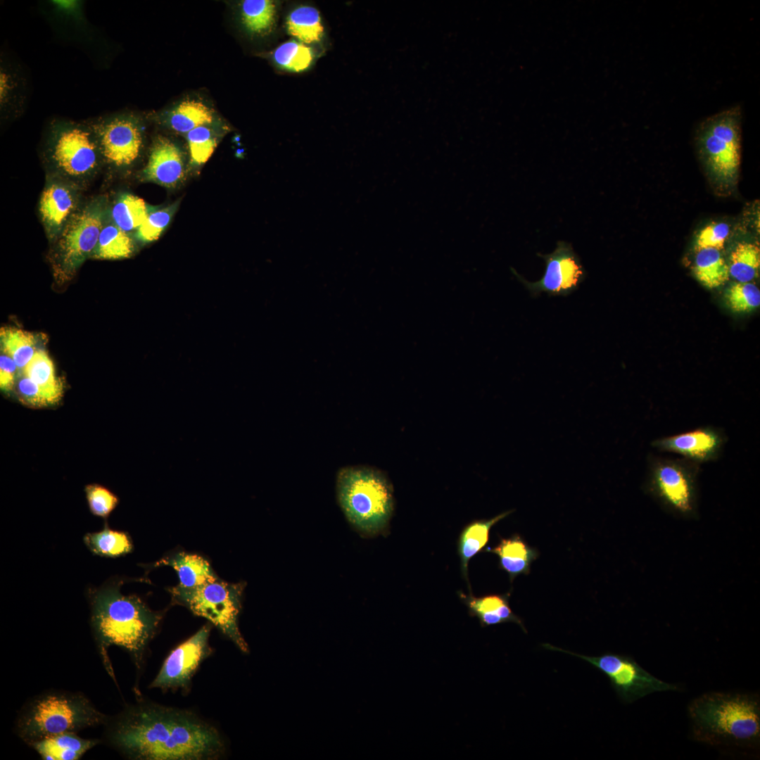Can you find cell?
<instances>
[{"label": "cell", "mask_w": 760, "mask_h": 760, "mask_svg": "<svg viewBox=\"0 0 760 760\" xmlns=\"http://www.w3.org/2000/svg\"><path fill=\"white\" fill-rule=\"evenodd\" d=\"M104 726L107 744L132 759H213L223 751L213 726L189 712L154 704L131 707Z\"/></svg>", "instance_id": "1"}, {"label": "cell", "mask_w": 760, "mask_h": 760, "mask_svg": "<svg viewBox=\"0 0 760 760\" xmlns=\"http://www.w3.org/2000/svg\"><path fill=\"white\" fill-rule=\"evenodd\" d=\"M122 582L110 578L99 587L88 588L90 623L104 661L108 648L115 645L127 650L139 668L162 614L150 609L139 597L122 594Z\"/></svg>", "instance_id": "2"}, {"label": "cell", "mask_w": 760, "mask_h": 760, "mask_svg": "<svg viewBox=\"0 0 760 760\" xmlns=\"http://www.w3.org/2000/svg\"><path fill=\"white\" fill-rule=\"evenodd\" d=\"M688 713L692 734L713 745L752 746L759 741L760 705L757 695L709 692L692 701Z\"/></svg>", "instance_id": "3"}, {"label": "cell", "mask_w": 760, "mask_h": 760, "mask_svg": "<svg viewBox=\"0 0 760 760\" xmlns=\"http://www.w3.org/2000/svg\"><path fill=\"white\" fill-rule=\"evenodd\" d=\"M108 718L82 692L49 690L26 702L17 716L14 729L30 745L50 736L105 725Z\"/></svg>", "instance_id": "4"}, {"label": "cell", "mask_w": 760, "mask_h": 760, "mask_svg": "<svg viewBox=\"0 0 760 760\" xmlns=\"http://www.w3.org/2000/svg\"><path fill=\"white\" fill-rule=\"evenodd\" d=\"M336 491L345 516L357 530L376 534L387 526L393 498L391 486L382 473L365 467L341 468Z\"/></svg>", "instance_id": "5"}, {"label": "cell", "mask_w": 760, "mask_h": 760, "mask_svg": "<svg viewBox=\"0 0 760 760\" xmlns=\"http://www.w3.org/2000/svg\"><path fill=\"white\" fill-rule=\"evenodd\" d=\"M108 209L105 196L91 198L80 206L53 241L49 258L56 279L70 280L84 260L91 256L108 218Z\"/></svg>", "instance_id": "6"}, {"label": "cell", "mask_w": 760, "mask_h": 760, "mask_svg": "<svg viewBox=\"0 0 760 760\" xmlns=\"http://www.w3.org/2000/svg\"><path fill=\"white\" fill-rule=\"evenodd\" d=\"M245 584L219 578L193 588L179 585L170 590L173 600L194 614L207 619L242 651L247 650L238 627L241 598Z\"/></svg>", "instance_id": "7"}, {"label": "cell", "mask_w": 760, "mask_h": 760, "mask_svg": "<svg viewBox=\"0 0 760 760\" xmlns=\"http://www.w3.org/2000/svg\"><path fill=\"white\" fill-rule=\"evenodd\" d=\"M48 155L56 177L78 186L92 178L103 160L93 131L76 125L53 132Z\"/></svg>", "instance_id": "8"}, {"label": "cell", "mask_w": 760, "mask_h": 760, "mask_svg": "<svg viewBox=\"0 0 760 760\" xmlns=\"http://www.w3.org/2000/svg\"><path fill=\"white\" fill-rule=\"evenodd\" d=\"M741 109L734 106L717 113L702 125L699 151L713 175L724 183L733 182L740 163Z\"/></svg>", "instance_id": "9"}, {"label": "cell", "mask_w": 760, "mask_h": 760, "mask_svg": "<svg viewBox=\"0 0 760 760\" xmlns=\"http://www.w3.org/2000/svg\"><path fill=\"white\" fill-rule=\"evenodd\" d=\"M548 650L559 651L579 657L604 673L621 699L631 703L656 692L677 690L676 685L666 683L647 672L632 657L604 653L590 657L574 653L550 644H543Z\"/></svg>", "instance_id": "10"}, {"label": "cell", "mask_w": 760, "mask_h": 760, "mask_svg": "<svg viewBox=\"0 0 760 760\" xmlns=\"http://www.w3.org/2000/svg\"><path fill=\"white\" fill-rule=\"evenodd\" d=\"M698 464L688 460L656 457L650 465V483L655 494L681 514L690 513L695 504V476Z\"/></svg>", "instance_id": "11"}, {"label": "cell", "mask_w": 760, "mask_h": 760, "mask_svg": "<svg viewBox=\"0 0 760 760\" xmlns=\"http://www.w3.org/2000/svg\"><path fill=\"white\" fill-rule=\"evenodd\" d=\"M538 255L545 264L544 274L538 281L530 282L512 269L517 279L533 296L536 297L543 292L551 296H568L584 280L585 272L571 244L559 241L552 253Z\"/></svg>", "instance_id": "12"}, {"label": "cell", "mask_w": 760, "mask_h": 760, "mask_svg": "<svg viewBox=\"0 0 760 760\" xmlns=\"http://www.w3.org/2000/svg\"><path fill=\"white\" fill-rule=\"evenodd\" d=\"M92 131L103 160L118 168L132 165L139 157L143 137L139 125L132 119L118 117L100 122Z\"/></svg>", "instance_id": "13"}, {"label": "cell", "mask_w": 760, "mask_h": 760, "mask_svg": "<svg viewBox=\"0 0 760 760\" xmlns=\"http://www.w3.org/2000/svg\"><path fill=\"white\" fill-rule=\"evenodd\" d=\"M209 633L210 627L204 626L173 650L149 687L164 690L187 685L202 661L211 652Z\"/></svg>", "instance_id": "14"}, {"label": "cell", "mask_w": 760, "mask_h": 760, "mask_svg": "<svg viewBox=\"0 0 760 760\" xmlns=\"http://www.w3.org/2000/svg\"><path fill=\"white\" fill-rule=\"evenodd\" d=\"M80 186L56 176L46 183L39 211L49 241L57 238L80 208Z\"/></svg>", "instance_id": "15"}, {"label": "cell", "mask_w": 760, "mask_h": 760, "mask_svg": "<svg viewBox=\"0 0 760 760\" xmlns=\"http://www.w3.org/2000/svg\"><path fill=\"white\" fill-rule=\"evenodd\" d=\"M723 441V435L718 429L700 427L656 439L652 445L661 451L678 454L699 464L716 460L722 450Z\"/></svg>", "instance_id": "16"}, {"label": "cell", "mask_w": 760, "mask_h": 760, "mask_svg": "<svg viewBox=\"0 0 760 760\" xmlns=\"http://www.w3.org/2000/svg\"><path fill=\"white\" fill-rule=\"evenodd\" d=\"M184 175L180 149L167 139H157L143 171L144 178L165 186H173L183 179Z\"/></svg>", "instance_id": "17"}, {"label": "cell", "mask_w": 760, "mask_h": 760, "mask_svg": "<svg viewBox=\"0 0 760 760\" xmlns=\"http://www.w3.org/2000/svg\"><path fill=\"white\" fill-rule=\"evenodd\" d=\"M460 600L467 607L469 614L476 617L482 627L512 622L518 624L526 633L521 619L512 610L509 604V593L475 597L471 593H458Z\"/></svg>", "instance_id": "18"}, {"label": "cell", "mask_w": 760, "mask_h": 760, "mask_svg": "<svg viewBox=\"0 0 760 760\" xmlns=\"http://www.w3.org/2000/svg\"><path fill=\"white\" fill-rule=\"evenodd\" d=\"M486 551L499 558L500 567L509 575L510 581L521 574H528L538 556L537 549L529 546L519 535L501 538L500 543Z\"/></svg>", "instance_id": "19"}, {"label": "cell", "mask_w": 760, "mask_h": 760, "mask_svg": "<svg viewBox=\"0 0 760 760\" xmlns=\"http://www.w3.org/2000/svg\"><path fill=\"white\" fill-rule=\"evenodd\" d=\"M100 742L98 739H85L77 733L68 732L46 737L30 746L44 760H78Z\"/></svg>", "instance_id": "20"}, {"label": "cell", "mask_w": 760, "mask_h": 760, "mask_svg": "<svg viewBox=\"0 0 760 760\" xmlns=\"http://www.w3.org/2000/svg\"><path fill=\"white\" fill-rule=\"evenodd\" d=\"M161 565L172 566L177 573L179 580L178 585L184 588H196L218 578L209 563L194 554L179 552L162 559L153 566Z\"/></svg>", "instance_id": "21"}, {"label": "cell", "mask_w": 760, "mask_h": 760, "mask_svg": "<svg viewBox=\"0 0 760 760\" xmlns=\"http://www.w3.org/2000/svg\"><path fill=\"white\" fill-rule=\"evenodd\" d=\"M512 512L513 510H509L489 519L472 521L462 530L458 542V552L461 560L462 573L468 583L469 560L486 546L488 541L490 528Z\"/></svg>", "instance_id": "22"}, {"label": "cell", "mask_w": 760, "mask_h": 760, "mask_svg": "<svg viewBox=\"0 0 760 760\" xmlns=\"http://www.w3.org/2000/svg\"><path fill=\"white\" fill-rule=\"evenodd\" d=\"M22 371L39 387L50 405L61 400L63 382L56 375L53 361L45 350L39 348Z\"/></svg>", "instance_id": "23"}, {"label": "cell", "mask_w": 760, "mask_h": 760, "mask_svg": "<svg viewBox=\"0 0 760 760\" xmlns=\"http://www.w3.org/2000/svg\"><path fill=\"white\" fill-rule=\"evenodd\" d=\"M39 338L37 334L16 327H1V351L12 358L18 370H23L34 353L41 348L38 347Z\"/></svg>", "instance_id": "24"}, {"label": "cell", "mask_w": 760, "mask_h": 760, "mask_svg": "<svg viewBox=\"0 0 760 760\" xmlns=\"http://www.w3.org/2000/svg\"><path fill=\"white\" fill-rule=\"evenodd\" d=\"M83 541L92 554L105 557H119L133 549L129 536L126 532L110 528L107 523L99 531L87 533Z\"/></svg>", "instance_id": "25"}, {"label": "cell", "mask_w": 760, "mask_h": 760, "mask_svg": "<svg viewBox=\"0 0 760 760\" xmlns=\"http://www.w3.org/2000/svg\"><path fill=\"white\" fill-rule=\"evenodd\" d=\"M134 250V243L132 237L116 226L108 217L91 257L103 260L126 258L133 253Z\"/></svg>", "instance_id": "26"}, {"label": "cell", "mask_w": 760, "mask_h": 760, "mask_svg": "<svg viewBox=\"0 0 760 760\" xmlns=\"http://www.w3.org/2000/svg\"><path fill=\"white\" fill-rule=\"evenodd\" d=\"M150 210L145 201L134 195L119 196L108 209L110 220L127 233L137 231L148 216Z\"/></svg>", "instance_id": "27"}, {"label": "cell", "mask_w": 760, "mask_h": 760, "mask_svg": "<svg viewBox=\"0 0 760 760\" xmlns=\"http://www.w3.org/2000/svg\"><path fill=\"white\" fill-rule=\"evenodd\" d=\"M694 273L704 286L714 289L725 284L729 278L728 265L721 251L706 248L697 251Z\"/></svg>", "instance_id": "28"}, {"label": "cell", "mask_w": 760, "mask_h": 760, "mask_svg": "<svg viewBox=\"0 0 760 760\" xmlns=\"http://www.w3.org/2000/svg\"><path fill=\"white\" fill-rule=\"evenodd\" d=\"M213 120V110L197 100L182 101L168 117V123L174 131L186 134L198 127L209 125Z\"/></svg>", "instance_id": "29"}, {"label": "cell", "mask_w": 760, "mask_h": 760, "mask_svg": "<svg viewBox=\"0 0 760 760\" xmlns=\"http://www.w3.org/2000/svg\"><path fill=\"white\" fill-rule=\"evenodd\" d=\"M286 29L291 35L305 44L319 41L324 32L319 11L309 6L298 7L289 13Z\"/></svg>", "instance_id": "30"}, {"label": "cell", "mask_w": 760, "mask_h": 760, "mask_svg": "<svg viewBox=\"0 0 760 760\" xmlns=\"http://www.w3.org/2000/svg\"><path fill=\"white\" fill-rule=\"evenodd\" d=\"M729 274L738 282H750L759 276L760 249L754 243H738L730 254Z\"/></svg>", "instance_id": "31"}, {"label": "cell", "mask_w": 760, "mask_h": 760, "mask_svg": "<svg viewBox=\"0 0 760 760\" xmlns=\"http://www.w3.org/2000/svg\"><path fill=\"white\" fill-rule=\"evenodd\" d=\"M242 23L251 33L269 32L275 22L276 5L271 0H244L241 7Z\"/></svg>", "instance_id": "32"}, {"label": "cell", "mask_w": 760, "mask_h": 760, "mask_svg": "<svg viewBox=\"0 0 760 760\" xmlns=\"http://www.w3.org/2000/svg\"><path fill=\"white\" fill-rule=\"evenodd\" d=\"M310 47L300 41L286 42L278 46L273 53L276 63L281 68L293 72L303 71L313 61Z\"/></svg>", "instance_id": "33"}, {"label": "cell", "mask_w": 760, "mask_h": 760, "mask_svg": "<svg viewBox=\"0 0 760 760\" xmlns=\"http://www.w3.org/2000/svg\"><path fill=\"white\" fill-rule=\"evenodd\" d=\"M725 299L735 312H750L760 305L759 289L751 282H735L726 291Z\"/></svg>", "instance_id": "34"}, {"label": "cell", "mask_w": 760, "mask_h": 760, "mask_svg": "<svg viewBox=\"0 0 760 760\" xmlns=\"http://www.w3.org/2000/svg\"><path fill=\"white\" fill-rule=\"evenodd\" d=\"M191 161L196 165L205 163L217 146V138L207 125L198 127L186 134Z\"/></svg>", "instance_id": "35"}, {"label": "cell", "mask_w": 760, "mask_h": 760, "mask_svg": "<svg viewBox=\"0 0 760 760\" xmlns=\"http://www.w3.org/2000/svg\"><path fill=\"white\" fill-rule=\"evenodd\" d=\"M173 211L172 207L150 210L144 222L135 232L137 239L143 243L156 240L170 223Z\"/></svg>", "instance_id": "36"}, {"label": "cell", "mask_w": 760, "mask_h": 760, "mask_svg": "<svg viewBox=\"0 0 760 760\" xmlns=\"http://www.w3.org/2000/svg\"><path fill=\"white\" fill-rule=\"evenodd\" d=\"M85 493L91 512L106 519L118 503V497L110 490L99 484L85 487Z\"/></svg>", "instance_id": "37"}, {"label": "cell", "mask_w": 760, "mask_h": 760, "mask_svg": "<svg viewBox=\"0 0 760 760\" xmlns=\"http://www.w3.org/2000/svg\"><path fill=\"white\" fill-rule=\"evenodd\" d=\"M730 234V226L723 222H714L700 230L696 238L695 248L697 251L712 248L719 251L724 247Z\"/></svg>", "instance_id": "38"}, {"label": "cell", "mask_w": 760, "mask_h": 760, "mask_svg": "<svg viewBox=\"0 0 760 760\" xmlns=\"http://www.w3.org/2000/svg\"><path fill=\"white\" fill-rule=\"evenodd\" d=\"M16 390L20 400L25 405L35 407L50 405L39 387L23 374L17 381Z\"/></svg>", "instance_id": "39"}, {"label": "cell", "mask_w": 760, "mask_h": 760, "mask_svg": "<svg viewBox=\"0 0 760 760\" xmlns=\"http://www.w3.org/2000/svg\"><path fill=\"white\" fill-rule=\"evenodd\" d=\"M18 370L11 357L1 353L0 356V387L5 392L13 388L16 371Z\"/></svg>", "instance_id": "40"}]
</instances>
